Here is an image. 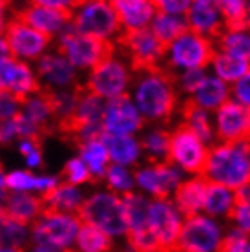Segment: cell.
Instances as JSON below:
<instances>
[{
    "label": "cell",
    "mask_w": 250,
    "mask_h": 252,
    "mask_svg": "<svg viewBox=\"0 0 250 252\" xmlns=\"http://www.w3.org/2000/svg\"><path fill=\"white\" fill-rule=\"evenodd\" d=\"M214 55H216L214 40L188 30L181 37L175 38L172 44L166 46L163 68L174 77L185 71L208 69Z\"/></svg>",
    "instance_id": "obj_5"
},
{
    "label": "cell",
    "mask_w": 250,
    "mask_h": 252,
    "mask_svg": "<svg viewBox=\"0 0 250 252\" xmlns=\"http://www.w3.org/2000/svg\"><path fill=\"white\" fill-rule=\"evenodd\" d=\"M31 240V227H26L7 216L6 208H0V245L24 251Z\"/></svg>",
    "instance_id": "obj_36"
},
{
    "label": "cell",
    "mask_w": 250,
    "mask_h": 252,
    "mask_svg": "<svg viewBox=\"0 0 250 252\" xmlns=\"http://www.w3.org/2000/svg\"><path fill=\"white\" fill-rule=\"evenodd\" d=\"M79 218L82 223L94 225L113 240H123L128 236L125 199L110 190H95L86 197Z\"/></svg>",
    "instance_id": "obj_3"
},
{
    "label": "cell",
    "mask_w": 250,
    "mask_h": 252,
    "mask_svg": "<svg viewBox=\"0 0 250 252\" xmlns=\"http://www.w3.org/2000/svg\"><path fill=\"white\" fill-rule=\"evenodd\" d=\"M79 148V158L86 163V166L90 168L92 176H94L95 183L99 181H104V176H106L108 168L112 164V159H110V152L106 148V143L104 139H92L88 143H82Z\"/></svg>",
    "instance_id": "obj_31"
},
{
    "label": "cell",
    "mask_w": 250,
    "mask_h": 252,
    "mask_svg": "<svg viewBox=\"0 0 250 252\" xmlns=\"http://www.w3.org/2000/svg\"><path fill=\"white\" fill-rule=\"evenodd\" d=\"M150 30L164 46H168L177 37H181L185 32H188V26L185 17H175V15H166V13L157 11Z\"/></svg>",
    "instance_id": "obj_37"
},
{
    "label": "cell",
    "mask_w": 250,
    "mask_h": 252,
    "mask_svg": "<svg viewBox=\"0 0 250 252\" xmlns=\"http://www.w3.org/2000/svg\"><path fill=\"white\" fill-rule=\"evenodd\" d=\"M0 252H22V251H17V249H11V247H2V245H0Z\"/></svg>",
    "instance_id": "obj_55"
},
{
    "label": "cell",
    "mask_w": 250,
    "mask_h": 252,
    "mask_svg": "<svg viewBox=\"0 0 250 252\" xmlns=\"http://www.w3.org/2000/svg\"><path fill=\"white\" fill-rule=\"evenodd\" d=\"M146 163H164L170 156V130L164 126H146L139 135Z\"/></svg>",
    "instance_id": "obj_29"
},
{
    "label": "cell",
    "mask_w": 250,
    "mask_h": 252,
    "mask_svg": "<svg viewBox=\"0 0 250 252\" xmlns=\"http://www.w3.org/2000/svg\"><path fill=\"white\" fill-rule=\"evenodd\" d=\"M247 28L250 30V2H249V15H247Z\"/></svg>",
    "instance_id": "obj_56"
},
{
    "label": "cell",
    "mask_w": 250,
    "mask_h": 252,
    "mask_svg": "<svg viewBox=\"0 0 250 252\" xmlns=\"http://www.w3.org/2000/svg\"><path fill=\"white\" fill-rule=\"evenodd\" d=\"M11 57V51H9V46H7V40L4 37H0V61L2 59Z\"/></svg>",
    "instance_id": "obj_53"
},
{
    "label": "cell",
    "mask_w": 250,
    "mask_h": 252,
    "mask_svg": "<svg viewBox=\"0 0 250 252\" xmlns=\"http://www.w3.org/2000/svg\"><path fill=\"white\" fill-rule=\"evenodd\" d=\"M230 99V86L208 71L205 79H203V82L199 84V88L195 90L194 95L185 102H190V104H194V106L201 108V110H207L210 114H216L219 108L226 104Z\"/></svg>",
    "instance_id": "obj_21"
},
{
    "label": "cell",
    "mask_w": 250,
    "mask_h": 252,
    "mask_svg": "<svg viewBox=\"0 0 250 252\" xmlns=\"http://www.w3.org/2000/svg\"><path fill=\"white\" fill-rule=\"evenodd\" d=\"M73 13L75 11H71V9H53V7L44 6L40 0L31 2L20 9H11V15L24 20L26 24H30L48 37H53V35L59 37L71 24Z\"/></svg>",
    "instance_id": "obj_18"
},
{
    "label": "cell",
    "mask_w": 250,
    "mask_h": 252,
    "mask_svg": "<svg viewBox=\"0 0 250 252\" xmlns=\"http://www.w3.org/2000/svg\"><path fill=\"white\" fill-rule=\"evenodd\" d=\"M146 126H148L146 121L139 114L137 106L133 104L130 95L106 102V110H104V117H102L104 135L139 137Z\"/></svg>",
    "instance_id": "obj_15"
},
{
    "label": "cell",
    "mask_w": 250,
    "mask_h": 252,
    "mask_svg": "<svg viewBox=\"0 0 250 252\" xmlns=\"http://www.w3.org/2000/svg\"><path fill=\"white\" fill-rule=\"evenodd\" d=\"M185 19L190 32L210 40H216L226 28L218 0H192Z\"/></svg>",
    "instance_id": "obj_19"
},
{
    "label": "cell",
    "mask_w": 250,
    "mask_h": 252,
    "mask_svg": "<svg viewBox=\"0 0 250 252\" xmlns=\"http://www.w3.org/2000/svg\"><path fill=\"white\" fill-rule=\"evenodd\" d=\"M6 179H7V174L4 172V166L0 163V189H6Z\"/></svg>",
    "instance_id": "obj_54"
},
{
    "label": "cell",
    "mask_w": 250,
    "mask_h": 252,
    "mask_svg": "<svg viewBox=\"0 0 250 252\" xmlns=\"http://www.w3.org/2000/svg\"><path fill=\"white\" fill-rule=\"evenodd\" d=\"M106 148L110 152L112 164H119L135 170L144 163V152L139 137H117V135H102Z\"/></svg>",
    "instance_id": "obj_23"
},
{
    "label": "cell",
    "mask_w": 250,
    "mask_h": 252,
    "mask_svg": "<svg viewBox=\"0 0 250 252\" xmlns=\"http://www.w3.org/2000/svg\"><path fill=\"white\" fill-rule=\"evenodd\" d=\"M117 50L130 63L135 73L144 69L161 68L166 46L152 33V30L125 32L117 40Z\"/></svg>",
    "instance_id": "obj_10"
},
{
    "label": "cell",
    "mask_w": 250,
    "mask_h": 252,
    "mask_svg": "<svg viewBox=\"0 0 250 252\" xmlns=\"http://www.w3.org/2000/svg\"><path fill=\"white\" fill-rule=\"evenodd\" d=\"M40 143H42V141H38V139H20L19 141V152L24 156V159L30 158L31 154L42 150V148H40Z\"/></svg>",
    "instance_id": "obj_49"
},
{
    "label": "cell",
    "mask_w": 250,
    "mask_h": 252,
    "mask_svg": "<svg viewBox=\"0 0 250 252\" xmlns=\"http://www.w3.org/2000/svg\"><path fill=\"white\" fill-rule=\"evenodd\" d=\"M226 225H228V228H234L238 232L250 236V199L238 197V203L232 210Z\"/></svg>",
    "instance_id": "obj_42"
},
{
    "label": "cell",
    "mask_w": 250,
    "mask_h": 252,
    "mask_svg": "<svg viewBox=\"0 0 250 252\" xmlns=\"http://www.w3.org/2000/svg\"><path fill=\"white\" fill-rule=\"evenodd\" d=\"M26 164H28L30 168H38V166H42V150L35 152V154H31L30 158H26Z\"/></svg>",
    "instance_id": "obj_51"
},
{
    "label": "cell",
    "mask_w": 250,
    "mask_h": 252,
    "mask_svg": "<svg viewBox=\"0 0 250 252\" xmlns=\"http://www.w3.org/2000/svg\"><path fill=\"white\" fill-rule=\"evenodd\" d=\"M35 71L44 90L66 92V90H77L81 86L77 77V68L57 50L44 53L37 61Z\"/></svg>",
    "instance_id": "obj_16"
},
{
    "label": "cell",
    "mask_w": 250,
    "mask_h": 252,
    "mask_svg": "<svg viewBox=\"0 0 250 252\" xmlns=\"http://www.w3.org/2000/svg\"><path fill=\"white\" fill-rule=\"evenodd\" d=\"M130 97L143 115L146 125L164 126L181 112L183 97L175 86V79L166 69L154 68L135 73Z\"/></svg>",
    "instance_id": "obj_1"
},
{
    "label": "cell",
    "mask_w": 250,
    "mask_h": 252,
    "mask_svg": "<svg viewBox=\"0 0 250 252\" xmlns=\"http://www.w3.org/2000/svg\"><path fill=\"white\" fill-rule=\"evenodd\" d=\"M183 126H187L192 133H195L201 141H205L207 145H216L218 137H216V123H214V114L201 110V108L190 104V102H183L181 112H179Z\"/></svg>",
    "instance_id": "obj_26"
},
{
    "label": "cell",
    "mask_w": 250,
    "mask_h": 252,
    "mask_svg": "<svg viewBox=\"0 0 250 252\" xmlns=\"http://www.w3.org/2000/svg\"><path fill=\"white\" fill-rule=\"evenodd\" d=\"M20 112H22V101L19 97L7 94V92H2L0 94V123L19 117Z\"/></svg>",
    "instance_id": "obj_43"
},
{
    "label": "cell",
    "mask_w": 250,
    "mask_h": 252,
    "mask_svg": "<svg viewBox=\"0 0 250 252\" xmlns=\"http://www.w3.org/2000/svg\"><path fill=\"white\" fill-rule=\"evenodd\" d=\"M7 7H9V4L4 2V0H0V37H4L7 22L11 19V9H7Z\"/></svg>",
    "instance_id": "obj_50"
},
{
    "label": "cell",
    "mask_w": 250,
    "mask_h": 252,
    "mask_svg": "<svg viewBox=\"0 0 250 252\" xmlns=\"http://www.w3.org/2000/svg\"><path fill=\"white\" fill-rule=\"evenodd\" d=\"M17 139L20 141V130L17 117L11 121H2L0 123V145H9Z\"/></svg>",
    "instance_id": "obj_47"
},
{
    "label": "cell",
    "mask_w": 250,
    "mask_h": 252,
    "mask_svg": "<svg viewBox=\"0 0 250 252\" xmlns=\"http://www.w3.org/2000/svg\"><path fill=\"white\" fill-rule=\"evenodd\" d=\"M71 28L81 35L113 42V44H117L119 37L123 35V26H121L119 15L113 7V2H106V0L79 2L73 13Z\"/></svg>",
    "instance_id": "obj_6"
},
{
    "label": "cell",
    "mask_w": 250,
    "mask_h": 252,
    "mask_svg": "<svg viewBox=\"0 0 250 252\" xmlns=\"http://www.w3.org/2000/svg\"><path fill=\"white\" fill-rule=\"evenodd\" d=\"M216 50L223 53H230L236 57L250 61V30L247 26L241 28H225L214 40Z\"/></svg>",
    "instance_id": "obj_34"
},
{
    "label": "cell",
    "mask_w": 250,
    "mask_h": 252,
    "mask_svg": "<svg viewBox=\"0 0 250 252\" xmlns=\"http://www.w3.org/2000/svg\"><path fill=\"white\" fill-rule=\"evenodd\" d=\"M113 252H131V251H130V249H128V247L125 245V249H115V251H113Z\"/></svg>",
    "instance_id": "obj_57"
},
{
    "label": "cell",
    "mask_w": 250,
    "mask_h": 252,
    "mask_svg": "<svg viewBox=\"0 0 250 252\" xmlns=\"http://www.w3.org/2000/svg\"><path fill=\"white\" fill-rule=\"evenodd\" d=\"M228 225L207 214L185 220L175 252H221Z\"/></svg>",
    "instance_id": "obj_9"
},
{
    "label": "cell",
    "mask_w": 250,
    "mask_h": 252,
    "mask_svg": "<svg viewBox=\"0 0 250 252\" xmlns=\"http://www.w3.org/2000/svg\"><path fill=\"white\" fill-rule=\"evenodd\" d=\"M59 185V179L53 176H35L30 170H11L7 174L6 189L11 192H26L38 195L48 194Z\"/></svg>",
    "instance_id": "obj_30"
},
{
    "label": "cell",
    "mask_w": 250,
    "mask_h": 252,
    "mask_svg": "<svg viewBox=\"0 0 250 252\" xmlns=\"http://www.w3.org/2000/svg\"><path fill=\"white\" fill-rule=\"evenodd\" d=\"M208 181L203 176L187 177L183 185L177 189L172 201L175 207L181 210L185 218H192V216H199L205 210V197H207Z\"/></svg>",
    "instance_id": "obj_22"
},
{
    "label": "cell",
    "mask_w": 250,
    "mask_h": 252,
    "mask_svg": "<svg viewBox=\"0 0 250 252\" xmlns=\"http://www.w3.org/2000/svg\"><path fill=\"white\" fill-rule=\"evenodd\" d=\"M218 4L226 28L247 26V15H249V2L247 0H218Z\"/></svg>",
    "instance_id": "obj_39"
},
{
    "label": "cell",
    "mask_w": 250,
    "mask_h": 252,
    "mask_svg": "<svg viewBox=\"0 0 250 252\" xmlns=\"http://www.w3.org/2000/svg\"><path fill=\"white\" fill-rule=\"evenodd\" d=\"M44 210L46 207H44L42 195L26 194V192H11L6 203L7 216L26 227H31L44 214Z\"/></svg>",
    "instance_id": "obj_24"
},
{
    "label": "cell",
    "mask_w": 250,
    "mask_h": 252,
    "mask_svg": "<svg viewBox=\"0 0 250 252\" xmlns=\"http://www.w3.org/2000/svg\"><path fill=\"white\" fill-rule=\"evenodd\" d=\"M192 0H156L157 11L175 15V17H185L190 7Z\"/></svg>",
    "instance_id": "obj_46"
},
{
    "label": "cell",
    "mask_w": 250,
    "mask_h": 252,
    "mask_svg": "<svg viewBox=\"0 0 250 252\" xmlns=\"http://www.w3.org/2000/svg\"><path fill=\"white\" fill-rule=\"evenodd\" d=\"M61 176H62L64 183L73 185V187H81V185H84V183H95L92 172H90V168H88L86 163H84L81 158L68 159V161L64 163Z\"/></svg>",
    "instance_id": "obj_40"
},
{
    "label": "cell",
    "mask_w": 250,
    "mask_h": 252,
    "mask_svg": "<svg viewBox=\"0 0 250 252\" xmlns=\"http://www.w3.org/2000/svg\"><path fill=\"white\" fill-rule=\"evenodd\" d=\"M221 252H250V236L228 228Z\"/></svg>",
    "instance_id": "obj_44"
},
{
    "label": "cell",
    "mask_w": 250,
    "mask_h": 252,
    "mask_svg": "<svg viewBox=\"0 0 250 252\" xmlns=\"http://www.w3.org/2000/svg\"><path fill=\"white\" fill-rule=\"evenodd\" d=\"M185 179L187 176L168 161L143 163L139 168H135L137 192L150 199H172Z\"/></svg>",
    "instance_id": "obj_12"
},
{
    "label": "cell",
    "mask_w": 250,
    "mask_h": 252,
    "mask_svg": "<svg viewBox=\"0 0 250 252\" xmlns=\"http://www.w3.org/2000/svg\"><path fill=\"white\" fill-rule=\"evenodd\" d=\"M218 143L250 141V108L236 101H228L214 114Z\"/></svg>",
    "instance_id": "obj_17"
},
{
    "label": "cell",
    "mask_w": 250,
    "mask_h": 252,
    "mask_svg": "<svg viewBox=\"0 0 250 252\" xmlns=\"http://www.w3.org/2000/svg\"><path fill=\"white\" fill-rule=\"evenodd\" d=\"M230 90H232V101L250 108V69L236 84H232Z\"/></svg>",
    "instance_id": "obj_45"
},
{
    "label": "cell",
    "mask_w": 250,
    "mask_h": 252,
    "mask_svg": "<svg viewBox=\"0 0 250 252\" xmlns=\"http://www.w3.org/2000/svg\"><path fill=\"white\" fill-rule=\"evenodd\" d=\"M236 203H238V192L236 190L226 189L223 185L208 183L203 214L226 223L232 214V210H234V207H236Z\"/></svg>",
    "instance_id": "obj_28"
},
{
    "label": "cell",
    "mask_w": 250,
    "mask_h": 252,
    "mask_svg": "<svg viewBox=\"0 0 250 252\" xmlns=\"http://www.w3.org/2000/svg\"><path fill=\"white\" fill-rule=\"evenodd\" d=\"M133 81H135V71L117 50L112 57H108L92 71H88L82 86L86 92L108 102L130 95Z\"/></svg>",
    "instance_id": "obj_4"
},
{
    "label": "cell",
    "mask_w": 250,
    "mask_h": 252,
    "mask_svg": "<svg viewBox=\"0 0 250 252\" xmlns=\"http://www.w3.org/2000/svg\"><path fill=\"white\" fill-rule=\"evenodd\" d=\"M31 252H75L73 249H59L51 245H33Z\"/></svg>",
    "instance_id": "obj_52"
},
{
    "label": "cell",
    "mask_w": 250,
    "mask_h": 252,
    "mask_svg": "<svg viewBox=\"0 0 250 252\" xmlns=\"http://www.w3.org/2000/svg\"><path fill=\"white\" fill-rule=\"evenodd\" d=\"M126 223H128V236L146 232L148 230V218H150L152 199L141 192H131L125 195ZM126 236V238H128Z\"/></svg>",
    "instance_id": "obj_32"
},
{
    "label": "cell",
    "mask_w": 250,
    "mask_h": 252,
    "mask_svg": "<svg viewBox=\"0 0 250 252\" xmlns=\"http://www.w3.org/2000/svg\"><path fill=\"white\" fill-rule=\"evenodd\" d=\"M15 61H17V59H13V57H7L0 61V94L9 90V79H11V71H13V66H15Z\"/></svg>",
    "instance_id": "obj_48"
},
{
    "label": "cell",
    "mask_w": 250,
    "mask_h": 252,
    "mask_svg": "<svg viewBox=\"0 0 250 252\" xmlns=\"http://www.w3.org/2000/svg\"><path fill=\"white\" fill-rule=\"evenodd\" d=\"M42 201L48 210H57L64 214H79L86 201V195L81 190V187L59 183L55 189L42 195Z\"/></svg>",
    "instance_id": "obj_27"
},
{
    "label": "cell",
    "mask_w": 250,
    "mask_h": 252,
    "mask_svg": "<svg viewBox=\"0 0 250 252\" xmlns=\"http://www.w3.org/2000/svg\"><path fill=\"white\" fill-rule=\"evenodd\" d=\"M22 115H26L37 126L38 132L42 133L44 137L55 132V114H53L50 95L46 90H40L38 94L31 95L30 99L22 102Z\"/></svg>",
    "instance_id": "obj_25"
},
{
    "label": "cell",
    "mask_w": 250,
    "mask_h": 252,
    "mask_svg": "<svg viewBox=\"0 0 250 252\" xmlns=\"http://www.w3.org/2000/svg\"><path fill=\"white\" fill-rule=\"evenodd\" d=\"M249 69H250L249 59H241V57H236V55H230V53H223V51L216 50V55H214L212 63H210L208 71L212 75L218 77V79H221L223 82H226L228 86H232Z\"/></svg>",
    "instance_id": "obj_33"
},
{
    "label": "cell",
    "mask_w": 250,
    "mask_h": 252,
    "mask_svg": "<svg viewBox=\"0 0 250 252\" xmlns=\"http://www.w3.org/2000/svg\"><path fill=\"white\" fill-rule=\"evenodd\" d=\"M185 220L172 199H152L148 228L163 252H175Z\"/></svg>",
    "instance_id": "obj_13"
},
{
    "label": "cell",
    "mask_w": 250,
    "mask_h": 252,
    "mask_svg": "<svg viewBox=\"0 0 250 252\" xmlns=\"http://www.w3.org/2000/svg\"><path fill=\"white\" fill-rule=\"evenodd\" d=\"M82 220L77 214H64L57 210H44V214L31 225L33 245H51L59 249H71Z\"/></svg>",
    "instance_id": "obj_11"
},
{
    "label": "cell",
    "mask_w": 250,
    "mask_h": 252,
    "mask_svg": "<svg viewBox=\"0 0 250 252\" xmlns=\"http://www.w3.org/2000/svg\"><path fill=\"white\" fill-rule=\"evenodd\" d=\"M4 38L7 40L11 57L17 61H24V63L38 61L46 53L48 46L51 44V37L26 24L24 20L17 19L15 15H11V19L7 22Z\"/></svg>",
    "instance_id": "obj_14"
},
{
    "label": "cell",
    "mask_w": 250,
    "mask_h": 252,
    "mask_svg": "<svg viewBox=\"0 0 250 252\" xmlns=\"http://www.w3.org/2000/svg\"><path fill=\"white\" fill-rule=\"evenodd\" d=\"M203 177L208 183L241 190L250 185V141L216 143L210 148Z\"/></svg>",
    "instance_id": "obj_2"
},
{
    "label": "cell",
    "mask_w": 250,
    "mask_h": 252,
    "mask_svg": "<svg viewBox=\"0 0 250 252\" xmlns=\"http://www.w3.org/2000/svg\"><path fill=\"white\" fill-rule=\"evenodd\" d=\"M208 73V69H194V71H185V73H179L175 75V86L179 90V95H181L185 101H188L194 92L199 88V84L203 82L205 75Z\"/></svg>",
    "instance_id": "obj_41"
},
{
    "label": "cell",
    "mask_w": 250,
    "mask_h": 252,
    "mask_svg": "<svg viewBox=\"0 0 250 252\" xmlns=\"http://www.w3.org/2000/svg\"><path fill=\"white\" fill-rule=\"evenodd\" d=\"M104 183H106V190L121 195V197L131 194V192H137L135 170L119 166V164H110L106 176H104Z\"/></svg>",
    "instance_id": "obj_38"
},
{
    "label": "cell",
    "mask_w": 250,
    "mask_h": 252,
    "mask_svg": "<svg viewBox=\"0 0 250 252\" xmlns=\"http://www.w3.org/2000/svg\"><path fill=\"white\" fill-rule=\"evenodd\" d=\"M210 148L205 141H201L181 123L170 130V156L168 163L185 174L187 177H195L205 174Z\"/></svg>",
    "instance_id": "obj_8"
},
{
    "label": "cell",
    "mask_w": 250,
    "mask_h": 252,
    "mask_svg": "<svg viewBox=\"0 0 250 252\" xmlns=\"http://www.w3.org/2000/svg\"><path fill=\"white\" fill-rule=\"evenodd\" d=\"M113 7L119 15L123 33L150 30L157 15L156 0H113Z\"/></svg>",
    "instance_id": "obj_20"
},
{
    "label": "cell",
    "mask_w": 250,
    "mask_h": 252,
    "mask_svg": "<svg viewBox=\"0 0 250 252\" xmlns=\"http://www.w3.org/2000/svg\"><path fill=\"white\" fill-rule=\"evenodd\" d=\"M57 51L68 59L77 69H88V71H92L102 61L112 57L113 53L117 51V44L81 35V33H77L71 28V24H69L57 37Z\"/></svg>",
    "instance_id": "obj_7"
},
{
    "label": "cell",
    "mask_w": 250,
    "mask_h": 252,
    "mask_svg": "<svg viewBox=\"0 0 250 252\" xmlns=\"http://www.w3.org/2000/svg\"><path fill=\"white\" fill-rule=\"evenodd\" d=\"M117 249L115 240L94 225L82 223L75 240V252H113Z\"/></svg>",
    "instance_id": "obj_35"
}]
</instances>
